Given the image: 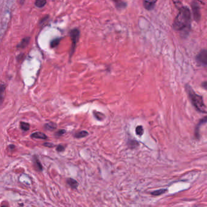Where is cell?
Masks as SVG:
<instances>
[{"label":"cell","mask_w":207,"mask_h":207,"mask_svg":"<svg viewBox=\"0 0 207 207\" xmlns=\"http://www.w3.org/2000/svg\"><path fill=\"white\" fill-rule=\"evenodd\" d=\"M191 14L187 7L183 6L179 9V12L174 19L172 27L175 30L183 31L190 28Z\"/></svg>","instance_id":"1"},{"label":"cell","mask_w":207,"mask_h":207,"mask_svg":"<svg viewBox=\"0 0 207 207\" xmlns=\"http://www.w3.org/2000/svg\"><path fill=\"white\" fill-rule=\"evenodd\" d=\"M187 89L190 98V100L194 107L198 111L205 113H206V106L203 102V97L195 94L194 91L190 88L189 85H187Z\"/></svg>","instance_id":"2"},{"label":"cell","mask_w":207,"mask_h":207,"mask_svg":"<svg viewBox=\"0 0 207 207\" xmlns=\"http://www.w3.org/2000/svg\"><path fill=\"white\" fill-rule=\"evenodd\" d=\"M80 31L79 29H72L71 32H70V36H71V38L72 42V52L71 55H72V53L74 51V49L75 48L76 45H77V42L79 41V38H80Z\"/></svg>","instance_id":"3"},{"label":"cell","mask_w":207,"mask_h":207,"mask_svg":"<svg viewBox=\"0 0 207 207\" xmlns=\"http://www.w3.org/2000/svg\"><path fill=\"white\" fill-rule=\"evenodd\" d=\"M196 60L198 63L203 66H206L207 64V51L206 49L202 50L198 55L196 56Z\"/></svg>","instance_id":"4"},{"label":"cell","mask_w":207,"mask_h":207,"mask_svg":"<svg viewBox=\"0 0 207 207\" xmlns=\"http://www.w3.org/2000/svg\"><path fill=\"white\" fill-rule=\"evenodd\" d=\"M191 7L193 9V14L194 17V19L195 21H199L201 19V12L200 8L195 1H194L191 4Z\"/></svg>","instance_id":"5"},{"label":"cell","mask_w":207,"mask_h":207,"mask_svg":"<svg viewBox=\"0 0 207 207\" xmlns=\"http://www.w3.org/2000/svg\"><path fill=\"white\" fill-rule=\"evenodd\" d=\"M157 0H144V6L148 10L154 9Z\"/></svg>","instance_id":"6"},{"label":"cell","mask_w":207,"mask_h":207,"mask_svg":"<svg viewBox=\"0 0 207 207\" xmlns=\"http://www.w3.org/2000/svg\"><path fill=\"white\" fill-rule=\"evenodd\" d=\"M6 86L4 84H0V106H1L4 99Z\"/></svg>","instance_id":"7"},{"label":"cell","mask_w":207,"mask_h":207,"mask_svg":"<svg viewBox=\"0 0 207 207\" xmlns=\"http://www.w3.org/2000/svg\"><path fill=\"white\" fill-rule=\"evenodd\" d=\"M29 41H30V38L29 37H26V38H23V40L21 41L20 42L19 44L18 45V48H20V49H23V48H26L28 45Z\"/></svg>","instance_id":"8"},{"label":"cell","mask_w":207,"mask_h":207,"mask_svg":"<svg viewBox=\"0 0 207 207\" xmlns=\"http://www.w3.org/2000/svg\"><path fill=\"white\" fill-rule=\"evenodd\" d=\"M31 137L35 138L43 139V140H45L47 138V136H46V134H45L44 133H41V132H37V133L32 134Z\"/></svg>","instance_id":"9"},{"label":"cell","mask_w":207,"mask_h":207,"mask_svg":"<svg viewBox=\"0 0 207 207\" xmlns=\"http://www.w3.org/2000/svg\"><path fill=\"white\" fill-rule=\"evenodd\" d=\"M67 182L68 183V185H69V186L72 188H74V189H76L78 187V182L76 181L75 179H73L72 178H69L68 180H67Z\"/></svg>","instance_id":"10"},{"label":"cell","mask_w":207,"mask_h":207,"mask_svg":"<svg viewBox=\"0 0 207 207\" xmlns=\"http://www.w3.org/2000/svg\"><path fill=\"white\" fill-rule=\"evenodd\" d=\"M34 165H35V167L36 168V169H37L38 171H41L42 169H43V167H42V165L41 164V163L39 161V160L37 158L36 156H34Z\"/></svg>","instance_id":"11"},{"label":"cell","mask_w":207,"mask_h":207,"mask_svg":"<svg viewBox=\"0 0 207 207\" xmlns=\"http://www.w3.org/2000/svg\"><path fill=\"white\" fill-rule=\"evenodd\" d=\"M88 135V133L87 131H80L77 133H76L75 135V137L76 138H83V137H84L86 136H87Z\"/></svg>","instance_id":"12"},{"label":"cell","mask_w":207,"mask_h":207,"mask_svg":"<svg viewBox=\"0 0 207 207\" xmlns=\"http://www.w3.org/2000/svg\"><path fill=\"white\" fill-rule=\"evenodd\" d=\"M46 4V0H37L35 1V6L38 7H43Z\"/></svg>","instance_id":"13"},{"label":"cell","mask_w":207,"mask_h":207,"mask_svg":"<svg viewBox=\"0 0 207 207\" xmlns=\"http://www.w3.org/2000/svg\"><path fill=\"white\" fill-rule=\"evenodd\" d=\"M20 126L21 129L23 131H27L30 128V125L27 123H25V122H21L20 123Z\"/></svg>","instance_id":"14"},{"label":"cell","mask_w":207,"mask_h":207,"mask_svg":"<svg viewBox=\"0 0 207 207\" xmlns=\"http://www.w3.org/2000/svg\"><path fill=\"white\" fill-rule=\"evenodd\" d=\"M144 128L141 126H138L136 129V133L138 136H142L144 134Z\"/></svg>","instance_id":"15"},{"label":"cell","mask_w":207,"mask_h":207,"mask_svg":"<svg viewBox=\"0 0 207 207\" xmlns=\"http://www.w3.org/2000/svg\"><path fill=\"white\" fill-rule=\"evenodd\" d=\"M113 1L116 3V6L119 8H123L126 6L125 3L123 2L122 0H113Z\"/></svg>","instance_id":"16"},{"label":"cell","mask_w":207,"mask_h":207,"mask_svg":"<svg viewBox=\"0 0 207 207\" xmlns=\"http://www.w3.org/2000/svg\"><path fill=\"white\" fill-rule=\"evenodd\" d=\"M172 1L174 5H175V6L176 7V8L178 9L179 10L183 6V4L182 3V2L180 1V0H172Z\"/></svg>","instance_id":"17"},{"label":"cell","mask_w":207,"mask_h":207,"mask_svg":"<svg viewBox=\"0 0 207 207\" xmlns=\"http://www.w3.org/2000/svg\"><path fill=\"white\" fill-rule=\"evenodd\" d=\"M57 127L56 125L53 123H47L45 125V128L46 129H47L48 130H53L54 129H56Z\"/></svg>","instance_id":"18"},{"label":"cell","mask_w":207,"mask_h":207,"mask_svg":"<svg viewBox=\"0 0 207 207\" xmlns=\"http://www.w3.org/2000/svg\"><path fill=\"white\" fill-rule=\"evenodd\" d=\"M165 191H167V190L162 189V190L155 191L154 192H152L151 194H152V195H161V194H162L163 193H165Z\"/></svg>","instance_id":"19"},{"label":"cell","mask_w":207,"mask_h":207,"mask_svg":"<svg viewBox=\"0 0 207 207\" xmlns=\"http://www.w3.org/2000/svg\"><path fill=\"white\" fill-rule=\"evenodd\" d=\"M60 39H56V40H53L51 43H50V46L52 48H55L57 46H58L59 45V43H60Z\"/></svg>","instance_id":"20"},{"label":"cell","mask_w":207,"mask_h":207,"mask_svg":"<svg viewBox=\"0 0 207 207\" xmlns=\"http://www.w3.org/2000/svg\"><path fill=\"white\" fill-rule=\"evenodd\" d=\"M94 116L97 118V117H100V118H101V119L102 120H103V118H104V115H103V114H102V113H99V112H94Z\"/></svg>","instance_id":"21"},{"label":"cell","mask_w":207,"mask_h":207,"mask_svg":"<svg viewBox=\"0 0 207 207\" xmlns=\"http://www.w3.org/2000/svg\"><path fill=\"white\" fill-rule=\"evenodd\" d=\"M65 130H63V129H61L60 131H58L56 133V135L58 136H62L63 134H64L65 133Z\"/></svg>","instance_id":"22"},{"label":"cell","mask_w":207,"mask_h":207,"mask_svg":"<svg viewBox=\"0 0 207 207\" xmlns=\"http://www.w3.org/2000/svg\"><path fill=\"white\" fill-rule=\"evenodd\" d=\"M64 150V148L63 145H60L57 146V151H58V152H61V151H63Z\"/></svg>","instance_id":"23"},{"label":"cell","mask_w":207,"mask_h":207,"mask_svg":"<svg viewBox=\"0 0 207 207\" xmlns=\"http://www.w3.org/2000/svg\"><path fill=\"white\" fill-rule=\"evenodd\" d=\"M43 145H44V146H45L49 147V148H52V147H53L54 146H55L53 144H50V143H45Z\"/></svg>","instance_id":"24"}]
</instances>
